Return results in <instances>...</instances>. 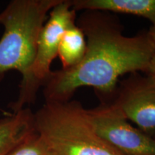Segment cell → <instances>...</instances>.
Returning <instances> with one entry per match:
<instances>
[{
    "instance_id": "9",
    "label": "cell",
    "mask_w": 155,
    "mask_h": 155,
    "mask_svg": "<svg viewBox=\"0 0 155 155\" xmlns=\"http://www.w3.org/2000/svg\"><path fill=\"white\" fill-rule=\"evenodd\" d=\"M86 50V37L80 27L74 23L66 29L59 44L58 56L61 59L62 68H71L78 65Z\"/></svg>"
},
{
    "instance_id": "11",
    "label": "cell",
    "mask_w": 155,
    "mask_h": 155,
    "mask_svg": "<svg viewBox=\"0 0 155 155\" xmlns=\"http://www.w3.org/2000/svg\"><path fill=\"white\" fill-rule=\"evenodd\" d=\"M146 75L155 82V53L151 60L150 66H149Z\"/></svg>"
},
{
    "instance_id": "2",
    "label": "cell",
    "mask_w": 155,
    "mask_h": 155,
    "mask_svg": "<svg viewBox=\"0 0 155 155\" xmlns=\"http://www.w3.org/2000/svg\"><path fill=\"white\" fill-rule=\"evenodd\" d=\"M34 119L53 155H121L98 135L80 103H45Z\"/></svg>"
},
{
    "instance_id": "5",
    "label": "cell",
    "mask_w": 155,
    "mask_h": 155,
    "mask_svg": "<svg viewBox=\"0 0 155 155\" xmlns=\"http://www.w3.org/2000/svg\"><path fill=\"white\" fill-rule=\"evenodd\" d=\"M87 114L98 135L121 155H155V139L134 127L112 103Z\"/></svg>"
},
{
    "instance_id": "6",
    "label": "cell",
    "mask_w": 155,
    "mask_h": 155,
    "mask_svg": "<svg viewBox=\"0 0 155 155\" xmlns=\"http://www.w3.org/2000/svg\"><path fill=\"white\" fill-rule=\"evenodd\" d=\"M112 102L127 120L139 130L152 137L155 136V82L150 77L133 73L116 90Z\"/></svg>"
},
{
    "instance_id": "1",
    "label": "cell",
    "mask_w": 155,
    "mask_h": 155,
    "mask_svg": "<svg viewBox=\"0 0 155 155\" xmlns=\"http://www.w3.org/2000/svg\"><path fill=\"white\" fill-rule=\"evenodd\" d=\"M78 26L86 37V53L74 67L52 71L42 87L45 103L68 101L85 86L108 96L122 75L148 71L155 44L147 32L126 36L115 19L98 11H85Z\"/></svg>"
},
{
    "instance_id": "7",
    "label": "cell",
    "mask_w": 155,
    "mask_h": 155,
    "mask_svg": "<svg viewBox=\"0 0 155 155\" xmlns=\"http://www.w3.org/2000/svg\"><path fill=\"white\" fill-rule=\"evenodd\" d=\"M75 11L112 12L146 18L155 27V0H71Z\"/></svg>"
},
{
    "instance_id": "3",
    "label": "cell",
    "mask_w": 155,
    "mask_h": 155,
    "mask_svg": "<svg viewBox=\"0 0 155 155\" xmlns=\"http://www.w3.org/2000/svg\"><path fill=\"white\" fill-rule=\"evenodd\" d=\"M61 0H12L0 12V82L10 71L21 75L33 62L37 44L50 12Z\"/></svg>"
},
{
    "instance_id": "13",
    "label": "cell",
    "mask_w": 155,
    "mask_h": 155,
    "mask_svg": "<svg viewBox=\"0 0 155 155\" xmlns=\"http://www.w3.org/2000/svg\"><path fill=\"white\" fill-rule=\"evenodd\" d=\"M0 113H1L4 116H8L9 114V115H10V114H11V112L5 111V110L2 109V108H0Z\"/></svg>"
},
{
    "instance_id": "8",
    "label": "cell",
    "mask_w": 155,
    "mask_h": 155,
    "mask_svg": "<svg viewBox=\"0 0 155 155\" xmlns=\"http://www.w3.org/2000/svg\"><path fill=\"white\" fill-rule=\"evenodd\" d=\"M35 131L34 112L25 107L0 119V155H7Z\"/></svg>"
},
{
    "instance_id": "12",
    "label": "cell",
    "mask_w": 155,
    "mask_h": 155,
    "mask_svg": "<svg viewBox=\"0 0 155 155\" xmlns=\"http://www.w3.org/2000/svg\"><path fill=\"white\" fill-rule=\"evenodd\" d=\"M147 33H148L149 36L150 37V38L152 39V40L155 44V27H152L150 29V30L147 32Z\"/></svg>"
},
{
    "instance_id": "4",
    "label": "cell",
    "mask_w": 155,
    "mask_h": 155,
    "mask_svg": "<svg viewBox=\"0 0 155 155\" xmlns=\"http://www.w3.org/2000/svg\"><path fill=\"white\" fill-rule=\"evenodd\" d=\"M76 21V11L71 0H61L50 12L39 36L32 65L19 86L17 98L8 108L12 113L28 107L35 102L38 93L49 78L51 64L58 56L61 38L66 29Z\"/></svg>"
},
{
    "instance_id": "10",
    "label": "cell",
    "mask_w": 155,
    "mask_h": 155,
    "mask_svg": "<svg viewBox=\"0 0 155 155\" xmlns=\"http://www.w3.org/2000/svg\"><path fill=\"white\" fill-rule=\"evenodd\" d=\"M7 155H53V154L47 143L35 131Z\"/></svg>"
}]
</instances>
